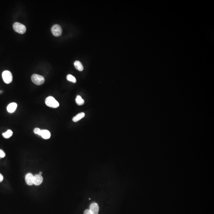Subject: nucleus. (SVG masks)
Returning <instances> with one entry per match:
<instances>
[{
    "instance_id": "aec40b11",
    "label": "nucleus",
    "mask_w": 214,
    "mask_h": 214,
    "mask_svg": "<svg viewBox=\"0 0 214 214\" xmlns=\"http://www.w3.org/2000/svg\"><path fill=\"white\" fill-rule=\"evenodd\" d=\"M39 175H42V172H39Z\"/></svg>"
},
{
    "instance_id": "20e7f679",
    "label": "nucleus",
    "mask_w": 214,
    "mask_h": 214,
    "mask_svg": "<svg viewBox=\"0 0 214 214\" xmlns=\"http://www.w3.org/2000/svg\"><path fill=\"white\" fill-rule=\"evenodd\" d=\"M2 77L3 81L6 84H10L12 81V75L11 72L9 71L6 70L3 71L2 74Z\"/></svg>"
},
{
    "instance_id": "6ab92c4d",
    "label": "nucleus",
    "mask_w": 214,
    "mask_h": 214,
    "mask_svg": "<svg viewBox=\"0 0 214 214\" xmlns=\"http://www.w3.org/2000/svg\"><path fill=\"white\" fill-rule=\"evenodd\" d=\"M3 179H4V177H3V175L0 173V183L3 181Z\"/></svg>"
},
{
    "instance_id": "dca6fc26",
    "label": "nucleus",
    "mask_w": 214,
    "mask_h": 214,
    "mask_svg": "<svg viewBox=\"0 0 214 214\" xmlns=\"http://www.w3.org/2000/svg\"><path fill=\"white\" fill-rule=\"evenodd\" d=\"M41 130H40L39 128H36L34 129V133L35 134H38V135L40 136V133H41Z\"/></svg>"
},
{
    "instance_id": "ddd939ff",
    "label": "nucleus",
    "mask_w": 214,
    "mask_h": 214,
    "mask_svg": "<svg viewBox=\"0 0 214 214\" xmlns=\"http://www.w3.org/2000/svg\"><path fill=\"white\" fill-rule=\"evenodd\" d=\"M75 101H76L77 104L79 106L83 105L84 103H85L84 100H83V99L81 97L79 96V95L77 96V97H76V100H75Z\"/></svg>"
},
{
    "instance_id": "6e6552de",
    "label": "nucleus",
    "mask_w": 214,
    "mask_h": 214,
    "mask_svg": "<svg viewBox=\"0 0 214 214\" xmlns=\"http://www.w3.org/2000/svg\"><path fill=\"white\" fill-rule=\"evenodd\" d=\"M43 179L41 175H36L34 176V184L36 186H39L43 183Z\"/></svg>"
},
{
    "instance_id": "0eeeda50",
    "label": "nucleus",
    "mask_w": 214,
    "mask_h": 214,
    "mask_svg": "<svg viewBox=\"0 0 214 214\" xmlns=\"http://www.w3.org/2000/svg\"><path fill=\"white\" fill-rule=\"evenodd\" d=\"M89 210L92 214H98L99 207L98 204L96 203H93L90 206Z\"/></svg>"
},
{
    "instance_id": "1a4fd4ad",
    "label": "nucleus",
    "mask_w": 214,
    "mask_h": 214,
    "mask_svg": "<svg viewBox=\"0 0 214 214\" xmlns=\"http://www.w3.org/2000/svg\"><path fill=\"white\" fill-rule=\"evenodd\" d=\"M17 104L16 103H11L10 104L8 105V106L7 107V111L9 113H12L16 111L17 107Z\"/></svg>"
},
{
    "instance_id": "9b49d317",
    "label": "nucleus",
    "mask_w": 214,
    "mask_h": 214,
    "mask_svg": "<svg viewBox=\"0 0 214 214\" xmlns=\"http://www.w3.org/2000/svg\"><path fill=\"white\" fill-rule=\"evenodd\" d=\"M85 113H83V112L79 113L77 115L75 116L73 118V121L74 122H77L80 121L81 119H82L83 118L85 117Z\"/></svg>"
},
{
    "instance_id": "423d86ee",
    "label": "nucleus",
    "mask_w": 214,
    "mask_h": 214,
    "mask_svg": "<svg viewBox=\"0 0 214 214\" xmlns=\"http://www.w3.org/2000/svg\"><path fill=\"white\" fill-rule=\"evenodd\" d=\"M25 180L26 184L29 186L33 185L34 184V176L31 173H28L25 176Z\"/></svg>"
},
{
    "instance_id": "39448f33",
    "label": "nucleus",
    "mask_w": 214,
    "mask_h": 214,
    "mask_svg": "<svg viewBox=\"0 0 214 214\" xmlns=\"http://www.w3.org/2000/svg\"><path fill=\"white\" fill-rule=\"evenodd\" d=\"M52 34L55 37H59L61 35L62 32V29L59 25L55 24L52 26L51 29Z\"/></svg>"
},
{
    "instance_id": "4468645a",
    "label": "nucleus",
    "mask_w": 214,
    "mask_h": 214,
    "mask_svg": "<svg viewBox=\"0 0 214 214\" xmlns=\"http://www.w3.org/2000/svg\"><path fill=\"white\" fill-rule=\"evenodd\" d=\"M2 136L5 138H9L12 136L13 134V132L11 130H8L5 133H2Z\"/></svg>"
},
{
    "instance_id": "f3484780",
    "label": "nucleus",
    "mask_w": 214,
    "mask_h": 214,
    "mask_svg": "<svg viewBox=\"0 0 214 214\" xmlns=\"http://www.w3.org/2000/svg\"><path fill=\"white\" fill-rule=\"evenodd\" d=\"M5 156L6 154L4 152L2 149H0V159L4 158L5 157Z\"/></svg>"
},
{
    "instance_id": "9d476101",
    "label": "nucleus",
    "mask_w": 214,
    "mask_h": 214,
    "mask_svg": "<svg viewBox=\"0 0 214 214\" xmlns=\"http://www.w3.org/2000/svg\"><path fill=\"white\" fill-rule=\"evenodd\" d=\"M40 136L44 139H48L51 136L50 132L47 130H41Z\"/></svg>"
},
{
    "instance_id": "f257e3e1",
    "label": "nucleus",
    "mask_w": 214,
    "mask_h": 214,
    "mask_svg": "<svg viewBox=\"0 0 214 214\" xmlns=\"http://www.w3.org/2000/svg\"><path fill=\"white\" fill-rule=\"evenodd\" d=\"M45 104L48 107L56 108L59 106V103L53 97H48L45 100Z\"/></svg>"
},
{
    "instance_id": "2eb2a0df",
    "label": "nucleus",
    "mask_w": 214,
    "mask_h": 214,
    "mask_svg": "<svg viewBox=\"0 0 214 214\" xmlns=\"http://www.w3.org/2000/svg\"><path fill=\"white\" fill-rule=\"evenodd\" d=\"M67 79L68 81L72 82L74 83H76V82H77V80H76L75 77H74V76L71 74H69L67 75Z\"/></svg>"
},
{
    "instance_id": "f8f14e48",
    "label": "nucleus",
    "mask_w": 214,
    "mask_h": 214,
    "mask_svg": "<svg viewBox=\"0 0 214 214\" xmlns=\"http://www.w3.org/2000/svg\"><path fill=\"white\" fill-rule=\"evenodd\" d=\"M74 66L75 68L79 71H83V69H84V67H83L82 64L79 61H75L74 62Z\"/></svg>"
},
{
    "instance_id": "f03ea898",
    "label": "nucleus",
    "mask_w": 214,
    "mask_h": 214,
    "mask_svg": "<svg viewBox=\"0 0 214 214\" xmlns=\"http://www.w3.org/2000/svg\"><path fill=\"white\" fill-rule=\"evenodd\" d=\"M31 80L34 84L37 85H43L45 81V79L43 76L37 74H34L32 75Z\"/></svg>"
},
{
    "instance_id": "7ed1b4c3",
    "label": "nucleus",
    "mask_w": 214,
    "mask_h": 214,
    "mask_svg": "<svg viewBox=\"0 0 214 214\" xmlns=\"http://www.w3.org/2000/svg\"><path fill=\"white\" fill-rule=\"evenodd\" d=\"M13 28L15 31L20 34H24L26 31V28L25 25L19 22L14 23Z\"/></svg>"
},
{
    "instance_id": "a211bd4d",
    "label": "nucleus",
    "mask_w": 214,
    "mask_h": 214,
    "mask_svg": "<svg viewBox=\"0 0 214 214\" xmlns=\"http://www.w3.org/2000/svg\"><path fill=\"white\" fill-rule=\"evenodd\" d=\"M84 214H92L89 210H86L84 211Z\"/></svg>"
}]
</instances>
